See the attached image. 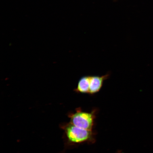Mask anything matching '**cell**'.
I'll use <instances>...</instances> for the list:
<instances>
[{"label": "cell", "instance_id": "5", "mask_svg": "<svg viewBox=\"0 0 153 153\" xmlns=\"http://www.w3.org/2000/svg\"><path fill=\"white\" fill-rule=\"evenodd\" d=\"M118 153H123V152H118Z\"/></svg>", "mask_w": 153, "mask_h": 153}, {"label": "cell", "instance_id": "1", "mask_svg": "<svg viewBox=\"0 0 153 153\" xmlns=\"http://www.w3.org/2000/svg\"><path fill=\"white\" fill-rule=\"evenodd\" d=\"M65 129L68 140L74 144L93 143L95 141L96 134L94 130L82 129L70 123L67 124Z\"/></svg>", "mask_w": 153, "mask_h": 153}, {"label": "cell", "instance_id": "2", "mask_svg": "<svg viewBox=\"0 0 153 153\" xmlns=\"http://www.w3.org/2000/svg\"><path fill=\"white\" fill-rule=\"evenodd\" d=\"M97 113L96 110L88 112L83 111L80 108L76 109L75 113L69 116L70 123L81 128L92 131L94 127Z\"/></svg>", "mask_w": 153, "mask_h": 153}, {"label": "cell", "instance_id": "3", "mask_svg": "<svg viewBox=\"0 0 153 153\" xmlns=\"http://www.w3.org/2000/svg\"><path fill=\"white\" fill-rule=\"evenodd\" d=\"M110 76V72L101 76H91L89 91L88 94L93 95L100 91L102 89L105 81L109 79Z\"/></svg>", "mask_w": 153, "mask_h": 153}, {"label": "cell", "instance_id": "4", "mask_svg": "<svg viewBox=\"0 0 153 153\" xmlns=\"http://www.w3.org/2000/svg\"><path fill=\"white\" fill-rule=\"evenodd\" d=\"M91 75L82 76L78 82L77 86L74 89L76 93L88 94L89 89V83Z\"/></svg>", "mask_w": 153, "mask_h": 153}]
</instances>
